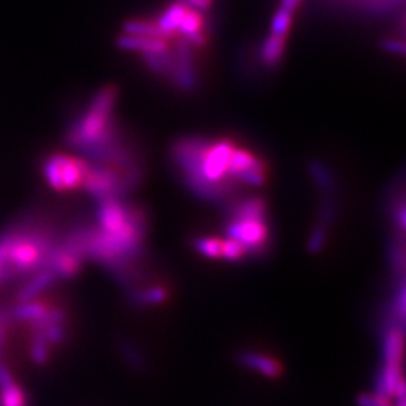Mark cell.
Masks as SVG:
<instances>
[{"label":"cell","instance_id":"4fadbf2b","mask_svg":"<svg viewBox=\"0 0 406 406\" xmlns=\"http://www.w3.org/2000/svg\"><path fill=\"white\" fill-rule=\"evenodd\" d=\"M290 23H292V14L285 9L278 8L277 14L273 20V32L274 35H280V36H286V33L289 32L290 28Z\"/></svg>","mask_w":406,"mask_h":406},{"label":"cell","instance_id":"9a60e30c","mask_svg":"<svg viewBox=\"0 0 406 406\" xmlns=\"http://www.w3.org/2000/svg\"><path fill=\"white\" fill-rule=\"evenodd\" d=\"M12 384H16L14 378H12L11 372L8 371V367L2 361H0V390L8 388Z\"/></svg>","mask_w":406,"mask_h":406},{"label":"cell","instance_id":"6da1fadb","mask_svg":"<svg viewBox=\"0 0 406 406\" xmlns=\"http://www.w3.org/2000/svg\"><path fill=\"white\" fill-rule=\"evenodd\" d=\"M53 248V236L43 227L32 223L12 227L0 236V274L8 278L41 271Z\"/></svg>","mask_w":406,"mask_h":406},{"label":"cell","instance_id":"ac0fdd59","mask_svg":"<svg viewBox=\"0 0 406 406\" xmlns=\"http://www.w3.org/2000/svg\"><path fill=\"white\" fill-rule=\"evenodd\" d=\"M393 4H396V0H371V6L373 9H383L391 6Z\"/></svg>","mask_w":406,"mask_h":406},{"label":"cell","instance_id":"5bb4252c","mask_svg":"<svg viewBox=\"0 0 406 406\" xmlns=\"http://www.w3.org/2000/svg\"><path fill=\"white\" fill-rule=\"evenodd\" d=\"M44 334L48 340V344H53V345H59L62 344L63 340H65V328H63V324H53V325H48L44 329Z\"/></svg>","mask_w":406,"mask_h":406},{"label":"cell","instance_id":"ba28073f","mask_svg":"<svg viewBox=\"0 0 406 406\" xmlns=\"http://www.w3.org/2000/svg\"><path fill=\"white\" fill-rule=\"evenodd\" d=\"M125 33L130 36H143V38H157V40H169V35L160 29L154 21H128L125 24Z\"/></svg>","mask_w":406,"mask_h":406},{"label":"cell","instance_id":"9c48e42d","mask_svg":"<svg viewBox=\"0 0 406 406\" xmlns=\"http://www.w3.org/2000/svg\"><path fill=\"white\" fill-rule=\"evenodd\" d=\"M47 310L48 309L44 307L41 302L24 301V302H20L18 306L11 312V318H14L17 321H24V322L33 324L36 321H40Z\"/></svg>","mask_w":406,"mask_h":406},{"label":"cell","instance_id":"5b68a950","mask_svg":"<svg viewBox=\"0 0 406 406\" xmlns=\"http://www.w3.org/2000/svg\"><path fill=\"white\" fill-rule=\"evenodd\" d=\"M56 280V275L50 271V270H41L38 273L32 280L24 286L20 294H18V301L24 302V301H32L35 297H38L44 292L47 287L52 286Z\"/></svg>","mask_w":406,"mask_h":406},{"label":"cell","instance_id":"7c38bea8","mask_svg":"<svg viewBox=\"0 0 406 406\" xmlns=\"http://www.w3.org/2000/svg\"><path fill=\"white\" fill-rule=\"evenodd\" d=\"M0 406H26V396L17 384H12L0 390Z\"/></svg>","mask_w":406,"mask_h":406},{"label":"cell","instance_id":"52a82bcc","mask_svg":"<svg viewBox=\"0 0 406 406\" xmlns=\"http://www.w3.org/2000/svg\"><path fill=\"white\" fill-rule=\"evenodd\" d=\"M283 53H285V36L271 33L262 45L260 59L266 67L273 68L282 60Z\"/></svg>","mask_w":406,"mask_h":406},{"label":"cell","instance_id":"277c9868","mask_svg":"<svg viewBox=\"0 0 406 406\" xmlns=\"http://www.w3.org/2000/svg\"><path fill=\"white\" fill-rule=\"evenodd\" d=\"M118 45L126 50H137V52L145 53H160L166 52L168 43L157 38H143V36H130L125 35L118 40Z\"/></svg>","mask_w":406,"mask_h":406},{"label":"cell","instance_id":"30bf717a","mask_svg":"<svg viewBox=\"0 0 406 406\" xmlns=\"http://www.w3.org/2000/svg\"><path fill=\"white\" fill-rule=\"evenodd\" d=\"M48 346L50 344L43 329H35L33 337H32V345H31V357L35 364L38 366L45 364L48 358Z\"/></svg>","mask_w":406,"mask_h":406},{"label":"cell","instance_id":"8992f818","mask_svg":"<svg viewBox=\"0 0 406 406\" xmlns=\"http://www.w3.org/2000/svg\"><path fill=\"white\" fill-rule=\"evenodd\" d=\"M187 8L188 6L182 2L170 5L166 11L163 12L160 20L157 21L160 29H163L170 38H173L175 33H177V29H180V26H181V21L185 16Z\"/></svg>","mask_w":406,"mask_h":406},{"label":"cell","instance_id":"d6986e66","mask_svg":"<svg viewBox=\"0 0 406 406\" xmlns=\"http://www.w3.org/2000/svg\"><path fill=\"white\" fill-rule=\"evenodd\" d=\"M384 45H385V48L391 50V52H400V53H403V45H402L400 43L387 41V43H384Z\"/></svg>","mask_w":406,"mask_h":406},{"label":"cell","instance_id":"7a4b0ae2","mask_svg":"<svg viewBox=\"0 0 406 406\" xmlns=\"http://www.w3.org/2000/svg\"><path fill=\"white\" fill-rule=\"evenodd\" d=\"M89 164L80 158L57 154L45 161V177L48 184L57 192L79 190L83 185Z\"/></svg>","mask_w":406,"mask_h":406},{"label":"cell","instance_id":"3957f363","mask_svg":"<svg viewBox=\"0 0 406 406\" xmlns=\"http://www.w3.org/2000/svg\"><path fill=\"white\" fill-rule=\"evenodd\" d=\"M227 235L231 239L243 244L247 253L260 255L268 246L270 227L266 223V217L229 219V221H227Z\"/></svg>","mask_w":406,"mask_h":406},{"label":"cell","instance_id":"8fae6325","mask_svg":"<svg viewBox=\"0 0 406 406\" xmlns=\"http://www.w3.org/2000/svg\"><path fill=\"white\" fill-rule=\"evenodd\" d=\"M196 250L205 258L221 259L223 256V239L219 238H199L196 241Z\"/></svg>","mask_w":406,"mask_h":406},{"label":"cell","instance_id":"2e32d148","mask_svg":"<svg viewBox=\"0 0 406 406\" xmlns=\"http://www.w3.org/2000/svg\"><path fill=\"white\" fill-rule=\"evenodd\" d=\"M11 319V313L8 310H0V352L4 348V340H5V327Z\"/></svg>","mask_w":406,"mask_h":406},{"label":"cell","instance_id":"e0dca14e","mask_svg":"<svg viewBox=\"0 0 406 406\" xmlns=\"http://www.w3.org/2000/svg\"><path fill=\"white\" fill-rule=\"evenodd\" d=\"M190 8H197V11H208L212 6V0H182Z\"/></svg>","mask_w":406,"mask_h":406}]
</instances>
